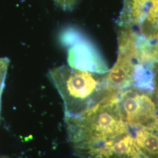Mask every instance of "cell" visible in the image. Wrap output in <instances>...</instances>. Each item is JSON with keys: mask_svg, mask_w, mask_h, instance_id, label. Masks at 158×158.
<instances>
[{"mask_svg": "<svg viewBox=\"0 0 158 158\" xmlns=\"http://www.w3.org/2000/svg\"><path fill=\"white\" fill-rule=\"evenodd\" d=\"M63 65L51 69L48 75L61 96L64 118L77 116L107 95L106 74Z\"/></svg>", "mask_w": 158, "mask_h": 158, "instance_id": "1", "label": "cell"}, {"mask_svg": "<svg viewBox=\"0 0 158 158\" xmlns=\"http://www.w3.org/2000/svg\"><path fill=\"white\" fill-rule=\"evenodd\" d=\"M142 65L137 35L131 29L122 30L118 36L117 62L106 74L108 90L119 94L134 85L137 71Z\"/></svg>", "mask_w": 158, "mask_h": 158, "instance_id": "2", "label": "cell"}, {"mask_svg": "<svg viewBox=\"0 0 158 158\" xmlns=\"http://www.w3.org/2000/svg\"><path fill=\"white\" fill-rule=\"evenodd\" d=\"M121 114L131 127L138 128L158 118V109L151 95L144 90L130 89L118 96Z\"/></svg>", "mask_w": 158, "mask_h": 158, "instance_id": "3", "label": "cell"}, {"mask_svg": "<svg viewBox=\"0 0 158 158\" xmlns=\"http://www.w3.org/2000/svg\"><path fill=\"white\" fill-rule=\"evenodd\" d=\"M134 137L145 158H158V118L138 128Z\"/></svg>", "mask_w": 158, "mask_h": 158, "instance_id": "4", "label": "cell"}, {"mask_svg": "<svg viewBox=\"0 0 158 158\" xmlns=\"http://www.w3.org/2000/svg\"><path fill=\"white\" fill-rule=\"evenodd\" d=\"M10 60L8 58H0V117L1 107V98L5 85L6 75L9 66Z\"/></svg>", "mask_w": 158, "mask_h": 158, "instance_id": "5", "label": "cell"}, {"mask_svg": "<svg viewBox=\"0 0 158 158\" xmlns=\"http://www.w3.org/2000/svg\"><path fill=\"white\" fill-rule=\"evenodd\" d=\"M59 6L64 10H72L77 6L80 0H53Z\"/></svg>", "mask_w": 158, "mask_h": 158, "instance_id": "6", "label": "cell"}, {"mask_svg": "<svg viewBox=\"0 0 158 158\" xmlns=\"http://www.w3.org/2000/svg\"><path fill=\"white\" fill-rule=\"evenodd\" d=\"M152 56L153 62L158 63V40L155 44H152Z\"/></svg>", "mask_w": 158, "mask_h": 158, "instance_id": "7", "label": "cell"}, {"mask_svg": "<svg viewBox=\"0 0 158 158\" xmlns=\"http://www.w3.org/2000/svg\"><path fill=\"white\" fill-rule=\"evenodd\" d=\"M155 79V82H154V85L156 88V95H157V98H158V70H157V72L156 73V76L154 78Z\"/></svg>", "mask_w": 158, "mask_h": 158, "instance_id": "8", "label": "cell"}]
</instances>
